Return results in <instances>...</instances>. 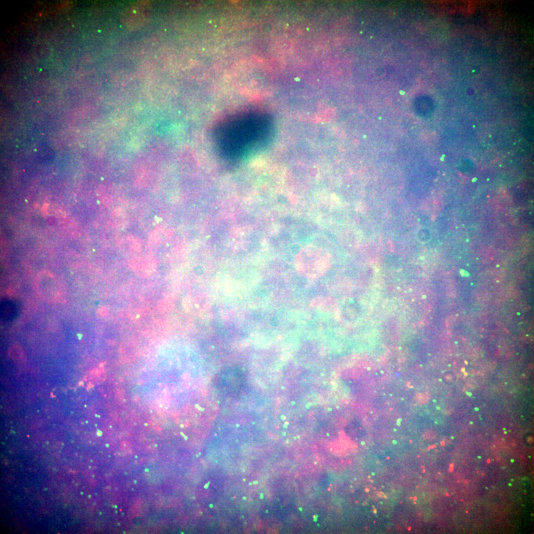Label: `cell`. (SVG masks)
<instances>
[{"label": "cell", "instance_id": "6da1fadb", "mask_svg": "<svg viewBox=\"0 0 534 534\" xmlns=\"http://www.w3.org/2000/svg\"><path fill=\"white\" fill-rule=\"evenodd\" d=\"M330 259L329 253L324 249L309 245L296 255L295 264L301 275L310 278H316L327 271L331 264Z\"/></svg>", "mask_w": 534, "mask_h": 534}, {"label": "cell", "instance_id": "7a4b0ae2", "mask_svg": "<svg viewBox=\"0 0 534 534\" xmlns=\"http://www.w3.org/2000/svg\"><path fill=\"white\" fill-rule=\"evenodd\" d=\"M151 7L149 2L141 1L129 7L122 15V21L129 30H135L147 23L151 17Z\"/></svg>", "mask_w": 534, "mask_h": 534}, {"label": "cell", "instance_id": "3957f363", "mask_svg": "<svg viewBox=\"0 0 534 534\" xmlns=\"http://www.w3.org/2000/svg\"><path fill=\"white\" fill-rule=\"evenodd\" d=\"M330 301L328 298H318L312 301V306L321 309L328 310L330 308Z\"/></svg>", "mask_w": 534, "mask_h": 534}]
</instances>
